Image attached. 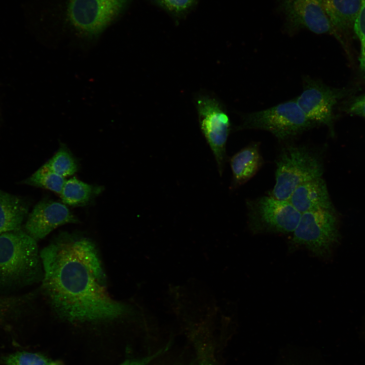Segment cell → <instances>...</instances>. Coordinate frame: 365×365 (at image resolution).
I'll return each instance as SVG.
<instances>
[{"mask_svg": "<svg viewBox=\"0 0 365 365\" xmlns=\"http://www.w3.org/2000/svg\"><path fill=\"white\" fill-rule=\"evenodd\" d=\"M43 288L53 310L70 322H107L131 313L113 299L96 245L90 239L64 233L40 252Z\"/></svg>", "mask_w": 365, "mask_h": 365, "instance_id": "obj_1", "label": "cell"}, {"mask_svg": "<svg viewBox=\"0 0 365 365\" xmlns=\"http://www.w3.org/2000/svg\"><path fill=\"white\" fill-rule=\"evenodd\" d=\"M43 274L36 240L20 229L0 234V286L32 284Z\"/></svg>", "mask_w": 365, "mask_h": 365, "instance_id": "obj_2", "label": "cell"}, {"mask_svg": "<svg viewBox=\"0 0 365 365\" xmlns=\"http://www.w3.org/2000/svg\"><path fill=\"white\" fill-rule=\"evenodd\" d=\"M322 172L321 163L312 151L305 146L288 145L276 161L275 184L271 196L288 200L299 185L321 177Z\"/></svg>", "mask_w": 365, "mask_h": 365, "instance_id": "obj_3", "label": "cell"}, {"mask_svg": "<svg viewBox=\"0 0 365 365\" xmlns=\"http://www.w3.org/2000/svg\"><path fill=\"white\" fill-rule=\"evenodd\" d=\"M315 125L306 117L294 99L244 115L240 128L266 130L279 139L285 140Z\"/></svg>", "mask_w": 365, "mask_h": 365, "instance_id": "obj_4", "label": "cell"}, {"mask_svg": "<svg viewBox=\"0 0 365 365\" xmlns=\"http://www.w3.org/2000/svg\"><path fill=\"white\" fill-rule=\"evenodd\" d=\"M339 239L334 210L319 209L301 214L292 243L304 246L315 256L328 257Z\"/></svg>", "mask_w": 365, "mask_h": 365, "instance_id": "obj_5", "label": "cell"}, {"mask_svg": "<svg viewBox=\"0 0 365 365\" xmlns=\"http://www.w3.org/2000/svg\"><path fill=\"white\" fill-rule=\"evenodd\" d=\"M128 0H68L67 17L73 27L89 38L100 34L121 14Z\"/></svg>", "mask_w": 365, "mask_h": 365, "instance_id": "obj_6", "label": "cell"}, {"mask_svg": "<svg viewBox=\"0 0 365 365\" xmlns=\"http://www.w3.org/2000/svg\"><path fill=\"white\" fill-rule=\"evenodd\" d=\"M196 106L201 130L216 161L220 175L226 160V143L230 130L229 118L221 103L209 95H199Z\"/></svg>", "mask_w": 365, "mask_h": 365, "instance_id": "obj_7", "label": "cell"}, {"mask_svg": "<svg viewBox=\"0 0 365 365\" xmlns=\"http://www.w3.org/2000/svg\"><path fill=\"white\" fill-rule=\"evenodd\" d=\"M248 204L249 225L256 232H293L301 216L288 200L271 196L261 197Z\"/></svg>", "mask_w": 365, "mask_h": 365, "instance_id": "obj_8", "label": "cell"}, {"mask_svg": "<svg viewBox=\"0 0 365 365\" xmlns=\"http://www.w3.org/2000/svg\"><path fill=\"white\" fill-rule=\"evenodd\" d=\"M344 93L342 90L331 88L320 81L305 77L303 91L295 99L310 121L315 124L326 125L332 130L334 107Z\"/></svg>", "mask_w": 365, "mask_h": 365, "instance_id": "obj_9", "label": "cell"}, {"mask_svg": "<svg viewBox=\"0 0 365 365\" xmlns=\"http://www.w3.org/2000/svg\"><path fill=\"white\" fill-rule=\"evenodd\" d=\"M289 32L307 29L317 34L329 33L339 39L321 0H278Z\"/></svg>", "mask_w": 365, "mask_h": 365, "instance_id": "obj_10", "label": "cell"}, {"mask_svg": "<svg viewBox=\"0 0 365 365\" xmlns=\"http://www.w3.org/2000/svg\"><path fill=\"white\" fill-rule=\"evenodd\" d=\"M79 221L64 204L49 199L39 202L30 213L25 232L38 240L47 236L60 226Z\"/></svg>", "mask_w": 365, "mask_h": 365, "instance_id": "obj_11", "label": "cell"}, {"mask_svg": "<svg viewBox=\"0 0 365 365\" xmlns=\"http://www.w3.org/2000/svg\"><path fill=\"white\" fill-rule=\"evenodd\" d=\"M288 201L301 214L319 209L334 210L325 182L321 177L299 185Z\"/></svg>", "mask_w": 365, "mask_h": 365, "instance_id": "obj_12", "label": "cell"}, {"mask_svg": "<svg viewBox=\"0 0 365 365\" xmlns=\"http://www.w3.org/2000/svg\"><path fill=\"white\" fill-rule=\"evenodd\" d=\"M321 2L339 36V33L347 32L353 28L360 9L361 0H321Z\"/></svg>", "mask_w": 365, "mask_h": 365, "instance_id": "obj_13", "label": "cell"}, {"mask_svg": "<svg viewBox=\"0 0 365 365\" xmlns=\"http://www.w3.org/2000/svg\"><path fill=\"white\" fill-rule=\"evenodd\" d=\"M262 164L259 147L256 143L250 144L234 155L230 159L232 187L236 188L246 182L256 173Z\"/></svg>", "mask_w": 365, "mask_h": 365, "instance_id": "obj_14", "label": "cell"}, {"mask_svg": "<svg viewBox=\"0 0 365 365\" xmlns=\"http://www.w3.org/2000/svg\"><path fill=\"white\" fill-rule=\"evenodd\" d=\"M27 212L21 199L0 191V234L20 229Z\"/></svg>", "mask_w": 365, "mask_h": 365, "instance_id": "obj_15", "label": "cell"}, {"mask_svg": "<svg viewBox=\"0 0 365 365\" xmlns=\"http://www.w3.org/2000/svg\"><path fill=\"white\" fill-rule=\"evenodd\" d=\"M102 190L101 186L90 185L73 177L66 180L60 195L64 204L80 206L88 204Z\"/></svg>", "mask_w": 365, "mask_h": 365, "instance_id": "obj_16", "label": "cell"}, {"mask_svg": "<svg viewBox=\"0 0 365 365\" xmlns=\"http://www.w3.org/2000/svg\"><path fill=\"white\" fill-rule=\"evenodd\" d=\"M192 340L196 354L197 365H217L215 346L207 329L193 332Z\"/></svg>", "mask_w": 365, "mask_h": 365, "instance_id": "obj_17", "label": "cell"}, {"mask_svg": "<svg viewBox=\"0 0 365 365\" xmlns=\"http://www.w3.org/2000/svg\"><path fill=\"white\" fill-rule=\"evenodd\" d=\"M65 181L64 177L55 173L44 164L26 180V183L49 190L60 195Z\"/></svg>", "mask_w": 365, "mask_h": 365, "instance_id": "obj_18", "label": "cell"}, {"mask_svg": "<svg viewBox=\"0 0 365 365\" xmlns=\"http://www.w3.org/2000/svg\"><path fill=\"white\" fill-rule=\"evenodd\" d=\"M45 164L53 172L63 177L74 174L77 171L79 167L70 151L63 144Z\"/></svg>", "mask_w": 365, "mask_h": 365, "instance_id": "obj_19", "label": "cell"}, {"mask_svg": "<svg viewBox=\"0 0 365 365\" xmlns=\"http://www.w3.org/2000/svg\"><path fill=\"white\" fill-rule=\"evenodd\" d=\"M3 362L4 365H63L41 354L25 351L8 354L3 357Z\"/></svg>", "mask_w": 365, "mask_h": 365, "instance_id": "obj_20", "label": "cell"}, {"mask_svg": "<svg viewBox=\"0 0 365 365\" xmlns=\"http://www.w3.org/2000/svg\"><path fill=\"white\" fill-rule=\"evenodd\" d=\"M353 29L360 42L359 68L365 79V0H361V7Z\"/></svg>", "mask_w": 365, "mask_h": 365, "instance_id": "obj_21", "label": "cell"}, {"mask_svg": "<svg viewBox=\"0 0 365 365\" xmlns=\"http://www.w3.org/2000/svg\"><path fill=\"white\" fill-rule=\"evenodd\" d=\"M168 11L180 14L186 12L194 4L196 0H156Z\"/></svg>", "mask_w": 365, "mask_h": 365, "instance_id": "obj_22", "label": "cell"}, {"mask_svg": "<svg viewBox=\"0 0 365 365\" xmlns=\"http://www.w3.org/2000/svg\"><path fill=\"white\" fill-rule=\"evenodd\" d=\"M167 348V347L163 348L154 353L144 357L126 360L120 365H149L165 352Z\"/></svg>", "mask_w": 365, "mask_h": 365, "instance_id": "obj_23", "label": "cell"}, {"mask_svg": "<svg viewBox=\"0 0 365 365\" xmlns=\"http://www.w3.org/2000/svg\"><path fill=\"white\" fill-rule=\"evenodd\" d=\"M349 113L365 118V94L355 98L349 107Z\"/></svg>", "mask_w": 365, "mask_h": 365, "instance_id": "obj_24", "label": "cell"}, {"mask_svg": "<svg viewBox=\"0 0 365 365\" xmlns=\"http://www.w3.org/2000/svg\"><path fill=\"white\" fill-rule=\"evenodd\" d=\"M189 365H192V364H189Z\"/></svg>", "mask_w": 365, "mask_h": 365, "instance_id": "obj_25", "label": "cell"}]
</instances>
